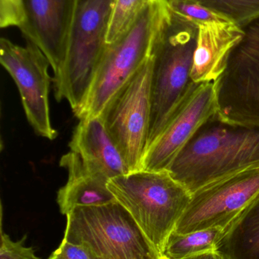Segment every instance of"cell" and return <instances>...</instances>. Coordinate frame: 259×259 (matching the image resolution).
I'll return each instance as SVG.
<instances>
[{"label":"cell","mask_w":259,"mask_h":259,"mask_svg":"<svg viewBox=\"0 0 259 259\" xmlns=\"http://www.w3.org/2000/svg\"><path fill=\"white\" fill-rule=\"evenodd\" d=\"M161 259H166L165 258H164V257L161 256Z\"/></svg>","instance_id":"24"},{"label":"cell","mask_w":259,"mask_h":259,"mask_svg":"<svg viewBox=\"0 0 259 259\" xmlns=\"http://www.w3.org/2000/svg\"><path fill=\"white\" fill-rule=\"evenodd\" d=\"M243 28L259 18V0H196Z\"/></svg>","instance_id":"18"},{"label":"cell","mask_w":259,"mask_h":259,"mask_svg":"<svg viewBox=\"0 0 259 259\" xmlns=\"http://www.w3.org/2000/svg\"><path fill=\"white\" fill-rule=\"evenodd\" d=\"M170 16L166 0L152 3L120 39L106 44L79 120L100 116L116 94L152 57L157 39Z\"/></svg>","instance_id":"2"},{"label":"cell","mask_w":259,"mask_h":259,"mask_svg":"<svg viewBox=\"0 0 259 259\" xmlns=\"http://www.w3.org/2000/svg\"><path fill=\"white\" fill-rule=\"evenodd\" d=\"M217 250L225 259H259V197L226 230Z\"/></svg>","instance_id":"15"},{"label":"cell","mask_w":259,"mask_h":259,"mask_svg":"<svg viewBox=\"0 0 259 259\" xmlns=\"http://www.w3.org/2000/svg\"><path fill=\"white\" fill-rule=\"evenodd\" d=\"M170 12L196 26L229 21L196 0H167Z\"/></svg>","instance_id":"19"},{"label":"cell","mask_w":259,"mask_h":259,"mask_svg":"<svg viewBox=\"0 0 259 259\" xmlns=\"http://www.w3.org/2000/svg\"><path fill=\"white\" fill-rule=\"evenodd\" d=\"M157 0H114L106 33V44L124 36L146 9Z\"/></svg>","instance_id":"17"},{"label":"cell","mask_w":259,"mask_h":259,"mask_svg":"<svg viewBox=\"0 0 259 259\" xmlns=\"http://www.w3.org/2000/svg\"><path fill=\"white\" fill-rule=\"evenodd\" d=\"M244 35L231 21L198 26L191 78L194 83H214L223 74L234 47Z\"/></svg>","instance_id":"13"},{"label":"cell","mask_w":259,"mask_h":259,"mask_svg":"<svg viewBox=\"0 0 259 259\" xmlns=\"http://www.w3.org/2000/svg\"><path fill=\"white\" fill-rule=\"evenodd\" d=\"M69 147L91 171L109 181L131 172L100 116L79 120Z\"/></svg>","instance_id":"12"},{"label":"cell","mask_w":259,"mask_h":259,"mask_svg":"<svg viewBox=\"0 0 259 259\" xmlns=\"http://www.w3.org/2000/svg\"><path fill=\"white\" fill-rule=\"evenodd\" d=\"M64 240L86 245L99 259H161L130 213L118 202L79 207L66 215Z\"/></svg>","instance_id":"6"},{"label":"cell","mask_w":259,"mask_h":259,"mask_svg":"<svg viewBox=\"0 0 259 259\" xmlns=\"http://www.w3.org/2000/svg\"><path fill=\"white\" fill-rule=\"evenodd\" d=\"M197 34L196 24L170 11L152 53V113L147 149L196 84L191 72Z\"/></svg>","instance_id":"4"},{"label":"cell","mask_w":259,"mask_h":259,"mask_svg":"<svg viewBox=\"0 0 259 259\" xmlns=\"http://www.w3.org/2000/svg\"><path fill=\"white\" fill-rule=\"evenodd\" d=\"M259 197V167L217 180L192 193L175 228L180 234L209 228L227 230Z\"/></svg>","instance_id":"8"},{"label":"cell","mask_w":259,"mask_h":259,"mask_svg":"<svg viewBox=\"0 0 259 259\" xmlns=\"http://www.w3.org/2000/svg\"><path fill=\"white\" fill-rule=\"evenodd\" d=\"M184 259H225L217 250L209 251Z\"/></svg>","instance_id":"23"},{"label":"cell","mask_w":259,"mask_h":259,"mask_svg":"<svg viewBox=\"0 0 259 259\" xmlns=\"http://www.w3.org/2000/svg\"><path fill=\"white\" fill-rule=\"evenodd\" d=\"M24 0H0V26L2 28L21 29L25 23Z\"/></svg>","instance_id":"20"},{"label":"cell","mask_w":259,"mask_h":259,"mask_svg":"<svg viewBox=\"0 0 259 259\" xmlns=\"http://www.w3.org/2000/svg\"><path fill=\"white\" fill-rule=\"evenodd\" d=\"M152 56L100 115L131 172L140 170L147 147L152 113Z\"/></svg>","instance_id":"7"},{"label":"cell","mask_w":259,"mask_h":259,"mask_svg":"<svg viewBox=\"0 0 259 259\" xmlns=\"http://www.w3.org/2000/svg\"></svg>","instance_id":"25"},{"label":"cell","mask_w":259,"mask_h":259,"mask_svg":"<svg viewBox=\"0 0 259 259\" xmlns=\"http://www.w3.org/2000/svg\"><path fill=\"white\" fill-rule=\"evenodd\" d=\"M48 259H99L98 257L83 243H70L62 240L57 249Z\"/></svg>","instance_id":"22"},{"label":"cell","mask_w":259,"mask_h":259,"mask_svg":"<svg viewBox=\"0 0 259 259\" xmlns=\"http://www.w3.org/2000/svg\"><path fill=\"white\" fill-rule=\"evenodd\" d=\"M25 46L0 39V62L15 81L29 124L38 135L53 140L57 137L50 120V65L41 49L30 41Z\"/></svg>","instance_id":"9"},{"label":"cell","mask_w":259,"mask_h":259,"mask_svg":"<svg viewBox=\"0 0 259 259\" xmlns=\"http://www.w3.org/2000/svg\"><path fill=\"white\" fill-rule=\"evenodd\" d=\"M108 187L162 256L191 193L168 170H135L113 178Z\"/></svg>","instance_id":"3"},{"label":"cell","mask_w":259,"mask_h":259,"mask_svg":"<svg viewBox=\"0 0 259 259\" xmlns=\"http://www.w3.org/2000/svg\"><path fill=\"white\" fill-rule=\"evenodd\" d=\"M226 230L209 228L180 234L174 231L167 239L162 257L166 259H184L209 251L217 250V245Z\"/></svg>","instance_id":"16"},{"label":"cell","mask_w":259,"mask_h":259,"mask_svg":"<svg viewBox=\"0 0 259 259\" xmlns=\"http://www.w3.org/2000/svg\"><path fill=\"white\" fill-rule=\"evenodd\" d=\"M79 0H24L26 20L20 29L25 40L47 56L54 76L62 68Z\"/></svg>","instance_id":"11"},{"label":"cell","mask_w":259,"mask_h":259,"mask_svg":"<svg viewBox=\"0 0 259 259\" xmlns=\"http://www.w3.org/2000/svg\"><path fill=\"white\" fill-rule=\"evenodd\" d=\"M114 0H79L62 68L53 77L57 101H68L75 115L88 97L106 45Z\"/></svg>","instance_id":"5"},{"label":"cell","mask_w":259,"mask_h":259,"mask_svg":"<svg viewBox=\"0 0 259 259\" xmlns=\"http://www.w3.org/2000/svg\"><path fill=\"white\" fill-rule=\"evenodd\" d=\"M217 112L214 83H196L146 149L140 170H168L187 143Z\"/></svg>","instance_id":"10"},{"label":"cell","mask_w":259,"mask_h":259,"mask_svg":"<svg viewBox=\"0 0 259 259\" xmlns=\"http://www.w3.org/2000/svg\"><path fill=\"white\" fill-rule=\"evenodd\" d=\"M60 165L68 171V181L59 189L56 199L64 215L79 207L99 206L117 202L108 187L109 180L91 171L76 152L70 150L62 155Z\"/></svg>","instance_id":"14"},{"label":"cell","mask_w":259,"mask_h":259,"mask_svg":"<svg viewBox=\"0 0 259 259\" xmlns=\"http://www.w3.org/2000/svg\"><path fill=\"white\" fill-rule=\"evenodd\" d=\"M259 167V125L210 118L175 158L168 171L190 193L242 170Z\"/></svg>","instance_id":"1"},{"label":"cell","mask_w":259,"mask_h":259,"mask_svg":"<svg viewBox=\"0 0 259 259\" xmlns=\"http://www.w3.org/2000/svg\"><path fill=\"white\" fill-rule=\"evenodd\" d=\"M27 236L13 241L6 234H1L0 259H41L35 255L34 249L24 246Z\"/></svg>","instance_id":"21"}]
</instances>
